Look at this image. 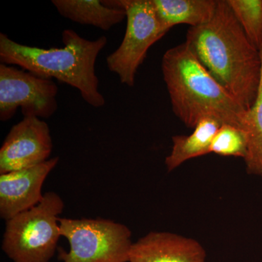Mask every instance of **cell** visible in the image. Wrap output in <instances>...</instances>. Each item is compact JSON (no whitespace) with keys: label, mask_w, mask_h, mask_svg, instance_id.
Instances as JSON below:
<instances>
[{"label":"cell","mask_w":262,"mask_h":262,"mask_svg":"<svg viewBox=\"0 0 262 262\" xmlns=\"http://www.w3.org/2000/svg\"><path fill=\"white\" fill-rule=\"evenodd\" d=\"M253 47L262 51V0H227Z\"/></svg>","instance_id":"obj_15"},{"label":"cell","mask_w":262,"mask_h":262,"mask_svg":"<svg viewBox=\"0 0 262 262\" xmlns=\"http://www.w3.org/2000/svg\"><path fill=\"white\" fill-rule=\"evenodd\" d=\"M248 139L246 131L233 125L224 124L212 141L211 153L225 157L246 158Z\"/></svg>","instance_id":"obj_16"},{"label":"cell","mask_w":262,"mask_h":262,"mask_svg":"<svg viewBox=\"0 0 262 262\" xmlns=\"http://www.w3.org/2000/svg\"><path fill=\"white\" fill-rule=\"evenodd\" d=\"M61 16L72 21L110 30L126 18L125 10L112 8L98 0H53Z\"/></svg>","instance_id":"obj_12"},{"label":"cell","mask_w":262,"mask_h":262,"mask_svg":"<svg viewBox=\"0 0 262 262\" xmlns=\"http://www.w3.org/2000/svg\"><path fill=\"white\" fill-rule=\"evenodd\" d=\"M62 42L63 48L44 49L24 46L0 33V61L44 78H56L78 90L91 106L101 107L105 99L98 89L95 65L107 44V38L102 36L89 40L72 29H66L62 32Z\"/></svg>","instance_id":"obj_3"},{"label":"cell","mask_w":262,"mask_h":262,"mask_svg":"<svg viewBox=\"0 0 262 262\" xmlns=\"http://www.w3.org/2000/svg\"><path fill=\"white\" fill-rule=\"evenodd\" d=\"M218 0H152L160 22L170 30L179 24L190 27L208 23L214 15Z\"/></svg>","instance_id":"obj_13"},{"label":"cell","mask_w":262,"mask_h":262,"mask_svg":"<svg viewBox=\"0 0 262 262\" xmlns=\"http://www.w3.org/2000/svg\"><path fill=\"white\" fill-rule=\"evenodd\" d=\"M61 196L46 192L39 204L7 221L2 249L13 262H50L60 237Z\"/></svg>","instance_id":"obj_4"},{"label":"cell","mask_w":262,"mask_h":262,"mask_svg":"<svg viewBox=\"0 0 262 262\" xmlns=\"http://www.w3.org/2000/svg\"><path fill=\"white\" fill-rule=\"evenodd\" d=\"M106 6L120 8L126 13L127 27L120 47L106 58L108 70L122 84L133 87L139 67L150 48L169 32L160 22L152 0L103 1Z\"/></svg>","instance_id":"obj_5"},{"label":"cell","mask_w":262,"mask_h":262,"mask_svg":"<svg viewBox=\"0 0 262 262\" xmlns=\"http://www.w3.org/2000/svg\"><path fill=\"white\" fill-rule=\"evenodd\" d=\"M186 44L205 69L246 110L259 89L261 55L246 37L227 0L208 23L189 27Z\"/></svg>","instance_id":"obj_1"},{"label":"cell","mask_w":262,"mask_h":262,"mask_svg":"<svg viewBox=\"0 0 262 262\" xmlns=\"http://www.w3.org/2000/svg\"><path fill=\"white\" fill-rule=\"evenodd\" d=\"M198 241L167 232H151L133 244L128 262H206Z\"/></svg>","instance_id":"obj_10"},{"label":"cell","mask_w":262,"mask_h":262,"mask_svg":"<svg viewBox=\"0 0 262 262\" xmlns=\"http://www.w3.org/2000/svg\"><path fill=\"white\" fill-rule=\"evenodd\" d=\"M58 88L51 79L0 64V120H10L21 110L24 117L47 119L58 110Z\"/></svg>","instance_id":"obj_7"},{"label":"cell","mask_w":262,"mask_h":262,"mask_svg":"<svg viewBox=\"0 0 262 262\" xmlns=\"http://www.w3.org/2000/svg\"><path fill=\"white\" fill-rule=\"evenodd\" d=\"M62 237L70 251H61L62 262H128L131 231L127 226L104 219L60 218Z\"/></svg>","instance_id":"obj_6"},{"label":"cell","mask_w":262,"mask_h":262,"mask_svg":"<svg viewBox=\"0 0 262 262\" xmlns=\"http://www.w3.org/2000/svg\"><path fill=\"white\" fill-rule=\"evenodd\" d=\"M161 68L172 110L186 126L194 128L203 119L213 117L222 125L244 130L248 110L215 80L185 42L165 52Z\"/></svg>","instance_id":"obj_2"},{"label":"cell","mask_w":262,"mask_h":262,"mask_svg":"<svg viewBox=\"0 0 262 262\" xmlns=\"http://www.w3.org/2000/svg\"><path fill=\"white\" fill-rule=\"evenodd\" d=\"M59 158H51L31 168L0 174V216L6 221L39 204L45 181Z\"/></svg>","instance_id":"obj_9"},{"label":"cell","mask_w":262,"mask_h":262,"mask_svg":"<svg viewBox=\"0 0 262 262\" xmlns=\"http://www.w3.org/2000/svg\"><path fill=\"white\" fill-rule=\"evenodd\" d=\"M222 125L217 119L206 117L196 124L190 135L173 136L171 151L165 161L168 171L175 170L187 160L210 154L212 141Z\"/></svg>","instance_id":"obj_11"},{"label":"cell","mask_w":262,"mask_h":262,"mask_svg":"<svg viewBox=\"0 0 262 262\" xmlns=\"http://www.w3.org/2000/svg\"><path fill=\"white\" fill-rule=\"evenodd\" d=\"M53 141L47 122L24 117L13 125L0 149V174L31 168L49 160Z\"/></svg>","instance_id":"obj_8"},{"label":"cell","mask_w":262,"mask_h":262,"mask_svg":"<svg viewBox=\"0 0 262 262\" xmlns=\"http://www.w3.org/2000/svg\"><path fill=\"white\" fill-rule=\"evenodd\" d=\"M261 74L256 101L247 111L244 130L248 135L247 154L244 158L246 171L262 177V51Z\"/></svg>","instance_id":"obj_14"}]
</instances>
